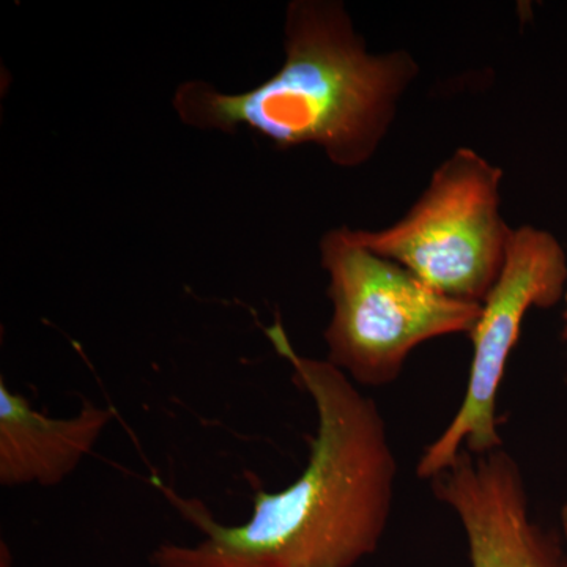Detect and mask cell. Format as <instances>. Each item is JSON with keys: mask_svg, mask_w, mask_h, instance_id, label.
I'll list each match as a JSON object with an SVG mask.
<instances>
[{"mask_svg": "<svg viewBox=\"0 0 567 567\" xmlns=\"http://www.w3.org/2000/svg\"><path fill=\"white\" fill-rule=\"evenodd\" d=\"M284 48L281 70L252 91L182 84L174 99L182 121L224 133L245 125L282 148L316 144L339 166L371 159L415 80V59L369 54L344 7L320 0L290 3Z\"/></svg>", "mask_w": 567, "mask_h": 567, "instance_id": "7a4b0ae2", "label": "cell"}, {"mask_svg": "<svg viewBox=\"0 0 567 567\" xmlns=\"http://www.w3.org/2000/svg\"><path fill=\"white\" fill-rule=\"evenodd\" d=\"M561 525H563V532H565V537L567 540V503L565 507H563L561 511Z\"/></svg>", "mask_w": 567, "mask_h": 567, "instance_id": "9c48e42d", "label": "cell"}, {"mask_svg": "<svg viewBox=\"0 0 567 567\" xmlns=\"http://www.w3.org/2000/svg\"><path fill=\"white\" fill-rule=\"evenodd\" d=\"M112 420L111 409L91 401L74 415L50 416L0 380V484L59 486L91 456Z\"/></svg>", "mask_w": 567, "mask_h": 567, "instance_id": "52a82bcc", "label": "cell"}, {"mask_svg": "<svg viewBox=\"0 0 567 567\" xmlns=\"http://www.w3.org/2000/svg\"><path fill=\"white\" fill-rule=\"evenodd\" d=\"M502 177L503 171L480 153L457 148L401 221L350 235L436 292L483 303L502 274L514 233L499 210Z\"/></svg>", "mask_w": 567, "mask_h": 567, "instance_id": "277c9868", "label": "cell"}, {"mask_svg": "<svg viewBox=\"0 0 567 567\" xmlns=\"http://www.w3.org/2000/svg\"><path fill=\"white\" fill-rule=\"evenodd\" d=\"M0 567H14L13 555L6 539L0 540Z\"/></svg>", "mask_w": 567, "mask_h": 567, "instance_id": "ba28073f", "label": "cell"}, {"mask_svg": "<svg viewBox=\"0 0 567 567\" xmlns=\"http://www.w3.org/2000/svg\"><path fill=\"white\" fill-rule=\"evenodd\" d=\"M431 481L465 529L470 567H567L557 540L532 520L524 477L503 447L483 456L462 450Z\"/></svg>", "mask_w": 567, "mask_h": 567, "instance_id": "8992f818", "label": "cell"}, {"mask_svg": "<svg viewBox=\"0 0 567 567\" xmlns=\"http://www.w3.org/2000/svg\"><path fill=\"white\" fill-rule=\"evenodd\" d=\"M563 319H565V331H563V336H565V339H567V292H566V311H565V316H563Z\"/></svg>", "mask_w": 567, "mask_h": 567, "instance_id": "30bf717a", "label": "cell"}, {"mask_svg": "<svg viewBox=\"0 0 567 567\" xmlns=\"http://www.w3.org/2000/svg\"><path fill=\"white\" fill-rule=\"evenodd\" d=\"M320 252L333 303L324 330L327 360L358 385L394 382L417 346L472 333L483 312V305L436 292L412 271L369 251L347 227L324 235Z\"/></svg>", "mask_w": 567, "mask_h": 567, "instance_id": "3957f363", "label": "cell"}, {"mask_svg": "<svg viewBox=\"0 0 567 567\" xmlns=\"http://www.w3.org/2000/svg\"><path fill=\"white\" fill-rule=\"evenodd\" d=\"M566 282V252L557 238L532 226L514 230L502 274L481 303L483 312L468 334L473 358L464 401L442 435L425 447L417 476L434 480L462 450L483 456L502 447L496 399L522 323L529 309L557 305Z\"/></svg>", "mask_w": 567, "mask_h": 567, "instance_id": "5b68a950", "label": "cell"}, {"mask_svg": "<svg viewBox=\"0 0 567 567\" xmlns=\"http://www.w3.org/2000/svg\"><path fill=\"white\" fill-rule=\"evenodd\" d=\"M265 333L316 405L308 464L282 491H257L244 524H221L199 499L167 491L203 539L162 544L153 567H353L379 547L398 465L375 402L330 361L297 353L281 323Z\"/></svg>", "mask_w": 567, "mask_h": 567, "instance_id": "6da1fadb", "label": "cell"}]
</instances>
